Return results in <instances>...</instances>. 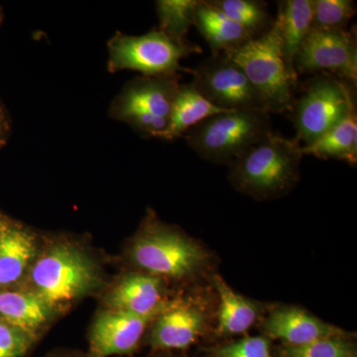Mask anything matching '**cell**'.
<instances>
[{"mask_svg": "<svg viewBox=\"0 0 357 357\" xmlns=\"http://www.w3.org/2000/svg\"><path fill=\"white\" fill-rule=\"evenodd\" d=\"M36 250L32 234L0 217V286L20 280L34 259Z\"/></svg>", "mask_w": 357, "mask_h": 357, "instance_id": "9a60e30c", "label": "cell"}, {"mask_svg": "<svg viewBox=\"0 0 357 357\" xmlns=\"http://www.w3.org/2000/svg\"><path fill=\"white\" fill-rule=\"evenodd\" d=\"M11 133V121L0 98V149L6 146Z\"/></svg>", "mask_w": 357, "mask_h": 357, "instance_id": "83f0119b", "label": "cell"}, {"mask_svg": "<svg viewBox=\"0 0 357 357\" xmlns=\"http://www.w3.org/2000/svg\"><path fill=\"white\" fill-rule=\"evenodd\" d=\"M268 337L288 345L310 344L319 338L345 337L344 331L328 325L304 310L284 307L275 310L263 324Z\"/></svg>", "mask_w": 357, "mask_h": 357, "instance_id": "4fadbf2b", "label": "cell"}, {"mask_svg": "<svg viewBox=\"0 0 357 357\" xmlns=\"http://www.w3.org/2000/svg\"><path fill=\"white\" fill-rule=\"evenodd\" d=\"M303 155L319 159H335L351 166L357 163V114L352 112L328 132L311 144L301 146Z\"/></svg>", "mask_w": 357, "mask_h": 357, "instance_id": "ffe728a7", "label": "cell"}, {"mask_svg": "<svg viewBox=\"0 0 357 357\" xmlns=\"http://www.w3.org/2000/svg\"><path fill=\"white\" fill-rule=\"evenodd\" d=\"M52 307L33 292L0 293L2 321L36 337L50 319Z\"/></svg>", "mask_w": 357, "mask_h": 357, "instance_id": "d6986e66", "label": "cell"}, {"mask_svg": "<svg viewBox=\"0 0 357 357\" xmlns=\"http://www.w3.org/2000/svg\"><path fill=\"white\" fill-rule=\"evenodd\" d=\"M194 25L208 43L213 55L227 54L255 39L243 26L237 24L208 0H199Z\"/></svg>", "mask_w": 357, "mask_h": 357, "instance_id": "2e32d148", "label": "cell"}, {"mask_svg": "<svg viewBox=\"0 0 357 357\" xmlns=\"http://www.w3.org/2000/svg\"><path fill=\"white\" fill-rule=\"evenodd\" d=\"M132 261L155 277L183 279L204 266V249L177 230L148 218L130 248Z\"/></svg>", "mask_w": 357, "mask_h": 357, "instance_id": "ba28073f", "label": "cell"}, {"mask_svg": "<svg viewBox=\"0 0 357 357\" xmlns=\"http://www.w3.org/2000/svg\"><path fill=\"white\" fill-rule=\"evenodd\" d=\"M181 79V74L134 77L112 100L109 116L145 137L161 139L168 128Z\"/></svg>", "mask_w": 357, "mask_h": 357, "instance_id": "277c9868", "label": "cell"}, {"mask_svg": "<svg viewBox=\"0 0 357 357\" xmlns=\"http://www.w3.org/2000/svg\"><path fill=\"white\" fill-rule=\"evenodd\" d=\"M277 20L280 25L282 52L294 83L298 84L295 59L301 45L312 28V0H285L278 2Z\"/></svg>", "mask_w": 357, "mask_h": 357, "instance_id": "e0dca14e", "label": "cell"}, {"mask_svg": "<svg viewBox=\"0 0 357 357\" xmlns=\"http://www.w3.org/2000/svg\"><path fill=\"white\" fill-rule=\"evenodd\" d=\"M279 357H356V347L345 337L319 338L307 344H284Z\"/></svg>", "mask_w": 357, "mask_h": 357, "instance_id": "cb8c5ba5", "label": "cell"}, {"mask_svg": "<svg viewBox=\"0 0 357 357\" xmlns=\"http://www.w3.org/2000/svg\"><path fill=\"white\" fill-rule=\"evenodd\" d=\"M30 277L35 293L52 309L83 297L100 283L95 263L70 244L47 250L33 265Z\"/></svg>", "mask_w": 357, "mask_h": 357, "instance_id": "52a82bcc", "label": "cell"}, {"mask_svg": "<svg viewBox=\"0 0 357 357\" xmlns=\"http://www.w3.org/2000/svg\"><path fill=\"white\" fill-rule=\"evenodd\" d=\"M162 282L147 274H129L123 277L107 296L110 310L138 316L159 314L169 306L162 296Z\"/></svg>", "mask_w": 357, "mask_h": 357, "instance_id": "5bb4252c", "label": "cell"}, {"mask_svg": "<svg viewBox=\"0 0 357 357\" xmlns=\"http://www.w3.org/2000/svg\"><path fill=\"white\" fill-rule=\"evenodd\" d=\"M218 297V333L223 335H241L253 325L258 316L257 306L234 292L220 276L213 279Z\"/></svg>", "mask_w": 357, "mask_h": 357, "instance_id": "44dd1931", "label": "cell"}, {"mask_svg": "<svg viewBox=\"0 0 357 357\" xmlns=\"http://www.w3.org/2000/svg\"><path fill=\"white\" fill-rule=\"evenodd\" d=\"M356 14L352 0H312V28L345 29Z\"/></svg>", "mask_w": 357, "mask_h": 357, "instance_id": "d4e9b609", "label": "cell"}, {"mask_svg": "<svg viewBox=\"0 0 357 357\" xmlns=\"http://www.w3.org/2000/svg\"><path fill=\"white\" fill-rule=\"evenodd\" d=\"M2 21H3V13H2L1 7H0V25H1Z\"/></svg>", "mask_w": 357, "mask_h": 357, "instance_id": "f1b7e54d", "label": "cell"}, {"mask_svg": "<svg viewBox=\"0 0 357 357\" xmlns=\"http://www.w3.org/2000/svg\"><path fill=\"white\" fill-rule=\"evenodd\" d=\"M161 312L148 316H138L114 310L102 312L91 328L89 357L131 354L137 349L150 321L156 319Z\"/></svg>", "mask_w": 357, "mask_h": 357, "instance_id": "8fae6325", "label": "cell"}, {"mask_svg": "<svg viewBox=\"0 0 357 357\" xmlns=\"http://www.w3.org/2000/svg\"><path fill=\"white\" fill-rule=\"evenodd\" d=\"M303 156L299 142L272 132L230 162V182L256 199L283 196L299 180Z\"/></svg>", "mask_w": 357, "mask_h": 357, "instance_id": "6da1fadb", "label": "cell"}, {"mask_svg": "<svg viewBox=\"0 0 357 357\" xmlns=\"http://www.w3.org/2000/svg\"><path fill=\"white\" fill-rule=\"evenodd\" d=\"M204 326L206 319L198 307L172 302L157 317L149 344L158 351L185 349L203 335Z\"/></svg>", "mask_w": 357, "mask_h": 357, "instance_id": "7c38bea8", "label": "cell"}, {"mask_svg": "<svg viewBox=\"0 0 357 357\" xmlns=\"http://www.w3.org/2000/svg\"><path fill=\"white\" fill-rule=\"evenodd\" d=\"M107 70H135L141 76H162L189 72L181 65L183 59L201 54V47L188 39L172 38L158 27L146 34L116 32L107 42Z\"/></svg>", "mask_w": 357, "mask_h": 357, "instance_id": "5b68a950", "label": "cell"}, {"mask_svg": "<svg viewBox=\"0 0 357 357\" xmlns=\"http://www.w3.org/2000/svg\"><path fill=\"white\" fill-rule=\"evenodd\" d=\"M272 132L270 114L241 110L208 117L190 129L184 138L188 146L202 159L218 165H229Z\"/></svg>", "mask_w": 357, "mask_h": 357, "instance_id": "3957f363", "label": "cell"}, {"mask_svg": "<svg viewBox=\"0 0 357 357\" xmlns=\"http://www.w3.org/2000/svg\"><path fill=\"white\" fill-rule=\"evenodd\" d=\"M356 110L354 86L328 74H317L305 83L304 91L294 100L292 121L297 142L306 146L331 130Z\"/></svg>", "mask_w": 357, "mask_h": 357, "instance_id": "8992f818", "label": "cell"}, {"mask_svg": "<svg viewBox=\"0 0 357 357\" xmlns=\"http://www.w3.org/2000/svg\"><path fill=\"white\" fill-rule=\"evenodd\" d=\"M225 55L243 70L270 114L291 112L297 84L286 67L277 18L266 32Z\"/></svg>", "mask_w": 357, "mask_h": 357, "instance_id": "7a4b0ae2", "label": "cell"}, {"mask_svg": "<svg viewBox=\"0 0 357 357\" xmlns=\"http://www.w3.org/2000/svg\"><path fill=\"white\" fill-rule=\"evenodd\" d=\"M229 112L208 102L191 83L181 84L174 100L168 128L161 140L173 141L183 137L190 129L213 115Z\"/></svg>", "mask_w": 357, "mask_h": 357, "instance_id": "ac0fdd59", "label": "cell"}, {"mask_svg": "<svg viewBox=\"0 0 357 357\" xmlns=\"http://www.w3.org/2000/svg\"><path fill=\"white\" fill-rule=\"evenodd\" d=\"M211 6L243 26L253 38L259 37L271 27V20L266 2L257 0H208Z\"/></svg>", "mask_w": 357, "mask_h": 357, "instance_id": "7402d4cb", "label": "cell"}, {"mask_svg": "<svg viewBox=\"0 0 357 357\" xmlns=\"http://www.w3.org/2000/svg\"><path fill=\"white\" fill-rule=\"evenodd\" d=\"M215 357H272L270 342L266 337H248L220 347Z\"/></svg>", "mask_w": 357, "mask_h": 357, "instance_id": "4316f807", "label": "cell"}, {"mask_svg": "<svg viewBox=\"0 0 357 357\" xmlns=\"http://www.w3.org/2000/svg\"><path fill=\"white\" fill-rule=\"evenodd\" d=\"M35 338L15 326L0 321V357H24Z\"/></svg>", "mask_w": 357, "mask_h": 357, "instance_id": "484cf974", "label": "cell"}, {"mask_svg": "<svg viewBox=\"0 0 357 357\" xmlns=\"http://www.w3.org/2000/svg\"><path fill=\"white\" fill-rule=\"evenodd\" d=\"M199 0H158L156 1L158 29L172 38L183 40L194 25Z\"/></svg>", "mask_w": 357, "mask_h": 357, "instance_id": "603a6c76", "label": "cell"}, {"mask_svg": "<svg viewBox=\"0 0 357 357\" xmlns=\"http://www.w3.org/2000/svg\"><path fill=\"white\" fill-rule=\"evenodd\" d=\"M300 74H328L356 88L357 42L356 30L311 28L295 59Z\"/></svg>", "mask_w": 357, "mask_h": 357, "instance_id": "30bf717a", "label": "cell"}, {"mask_svg": "<svg viewBox=\"0 0 357 357\" xmlns=\"http://www.w3.org/2000/svg\"><path fill=\"white\" fill-rule=\"evenodd\" d=\"M188 73L192 75L191 84L197 91L220 109L268 112L261 96L243 70L225 54L211 55Z\"/></svg>", "mask_w": 357, "mask_h": 357, "instance_id": "9c48e42d", "label": "cell"}]
</instances>
